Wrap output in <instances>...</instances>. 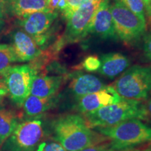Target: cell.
<instances>
[{
	"label": "cell",
	"instance_id": "5b68a950",
	"mask_svg": "<svg viewBox=\"0 0 151 151\" xmlns=\"http://www.w3.org/2000/svg\"><path fill=\"white\" fill-rule=\"evenodd\" d=\"M37 69L32 65L11 66L1 76L3 84L13 102L18 106L23 104L30 94Z\"/></svg>",
	"mask_w": 151,
	"mask_h": 151
},
{
	"label": "cell",
	"instance_id": "f546056e",
	"mask_svg": "<svg viewBox=\"0 0 151 151\" xmlns=\"http://www.w3.org/2000/svg\"><path fill=\"white\" fill-rule=\"evenodd\" d=\"M146 151H151V143L149 144V146H148V148H147V150Z\"/></svg>",
	"mask_w": 151,
	"mask_h": 151
},
{
	"label": "cell",
	"instance_id": "52a82bcc",
	"mask_svg": "<svg viewBox=\"0 0 151 151\" xmlns=\"http://www.w3.org/2000/svg\"><path fill=\"white\" fill-rule=\"evenodd\" d=\"M111 11L117 37L124 42H135L145 33L146 24L132 12L121 0H114L111 3Z\"/></svg>",
	"mask_w": 151,
	"mask_h": 151
},
{
	"label": "cell",
	"instance_id": "4dcf8cb0",
	"mask_svg": "<svg viewBox=\"0 0 151 151\" xmlns=\"http://www.w3.org/2000/svg\"><path fill=\"white\" fill-rule=\"evenodd\" d=\"M0 84L4 85V84H3V81H2V78H1V77H0Z\"/></svg>",
	"mask_w": 151,
	"mask_h": 151
},
{
	"label": "cell",
	"instance_id": "4316f807",
	"mask_svg": "<svg viewBox=\"0 0 151 151\" xmlns=\"http://www.w3.org/2000/svg\"><path fill=\"white\" fill-rule=\"evenodd\" d=\"M145 109H146L147 120L148 119H150L151 120V95L148 98L146 104H145Z\"/></svg>",
	"mask_w": 151,
	"mask_h": 151
},
{
	"label": "cell",
	"instance_id": "ba28073f",
	"mask_svg": "<svg viewBox=\"0 0 151 151\" xmlns=\"http://www.w3.org/2000/svg\"><path fill=\"white\" fill-rule=\"evenodd\" d=\"M101 0H92L79 7L67 17L65 34L59 43H72L83 39L89 35V29L94 15Z\"/></svg>",
	"mask_w": 151,
	"mask_h": 151
},
{
	"label": "cell",
	"instance_id": "1f68e13d",
	"mask_svg": "<svg viewBox=\"0 0 151 151\" xmlns=\"http://www.w3.org/2000/svg\"><path fill=\"white\" fill-rule=\"evenodd\" d=\"M134 151H146V150H136Z\"/></svg>",
	"mask_w": 151,
	"mask_h": 151
},
{
	"label": "cell",
	"instance_id": "ffe728a7",
	"mask_svg": "<svg viewBox=\"0 0 151 151\" xmlns=\"http://www.w3.org/2000/svg\"><path fill=\"white\" fill-rule=\"evenodd\" d=\"M132 12L139 17L141 21L146 24V12L143 0H121Z\"/></svg>",
	"mask_w": 151,
	"mask_h": 151
},
{
	"label": "cell",
	"instance_id": "5bb4252c",
	"mask_svg": "<svg viewBox=\"0 0 151 151\" xmlns=\"http://www.w3.org/2000/svg\"><path fill=\"white\" fill-rule=\"evenodd\" d=\"M6 15L20 18L38 11H49L48 0H3Z\"/></svg>",
	"mask_w": 151,
	"mask_h": 151
},
{
	"label": "cell",
	"instance_id": "2e32d148",
	"mask_svg": "<svg viewBox=\"0 0 151 151\" xmlns=\"http://www.w3.org/2000/svg\"><path fill=\"white\" fill-rule=\"evenodd\" d=\"M63 76L37 75L32 85L30 94L39 97L55 96L63 84Z\"/></svg>",
	"mask_w": 151,
	"mask_h": 151
},
{
	"label": "cell",
	"instance_id": "7402d4cb",
	"mask_svg": "<svg viewBox=\"0 0 151 151\" xmlns=\"http://www.w3.org/2000/svg\"><path fill=\"white\" fill-rule=\"evenodd\" d=\"M36 151H67L59 143L55 141H46L41 142Z\"/></svg>",
	"mask_w": 151,
	"mask_h": 151
},
{
	"label": "cell",
	"instance_id": "7a4b0ae2",
	"mask_svg": "<svg viewBox=\"0 0 151 151\" xmlns=\"http://www.w3.org/2000/svg\"><path fill=\"white\" fill-rule=\"evenodd\" d=\"M94 129L110 139L109 146L115 151L131 150L139 145L151 141V127L139 119H131L115 125Z\"/></svg>",
	"mask_w": 151,
	"mask_h": 151
},
{
	"label": "cell",
	"instance_id": "8992f818",
	"mask_svg": "<svg viewBox=\"0 0 151 151\" xmlns=\"http://www.w3.org/2000/svg\"><path fill=\"white\" fill-rule=\"evenodd\" d=\"M44 137L42 120L31 119L17 125L1 147V151H34Z\"/></svg>",
	"mask_w": 151,
	"mask_h": 151
},
{
	"label": "cell",
	"instance_id": "3957f363",
	"mask_svg": "<svg viewBox=\"0 0 151 151\" xmlns=\"http://www.w3.org/2000/svg\"><path fill=\"white\" fill-rule=\"evenodd\" d=\"M90 128L109 127L131 119L147 120L145 104L139 100L122 98L118 103L84 114Z\"/></svg>",
	"mask_w": 151,
	"mask_h": 151
},
{
	"label": "cell",
	"instance_id": "cb8c5ba5",
	"mask_svg": "<svg viewBox=\"0 0 151 151\" xmlns=\"http://www.w3.org/2000/svg\"><path fill=\"white\" fill-rule=\"evenodd\" d=\"M143 50L146 58L151 61V34L145 37Z\"/></svg>",
	"mask_w": 151,
	"mask_h": 151
},
{
	"label": "cell",
	"instance_id": "d4e9b609",
	"mask_svg": "<svg viewBox=\"0 0 151 151\" xmlns=\"http://www.w3.org/2000/svg\"><path fill=\"white\" fill-rule=\"evenodd\" d=\"M78 151H115L113 150L109 146H104V145H101V146H92L88 148H86L83 150Z\"/></svg>",
	"mask_w": 151,
	"mask_h": 151
},
{
	"label": "cell",
	"instance_id": "ac0fdd59",
	"mask_svg": "<svg viewBox=\"0 0 151 151\" xmlns=\"http://www.w3.org/2000/svg\"><path fill=\"white\" fill-rule=\"evenodd\" d=\"M18 124V118L14 111L0 109V147L14 132Z\"/></svg>",
	"mask_w": 151,
	"mask_h": 151
},
{
	"label": "cell",
	"instance_id": "d6986e66",
	"mask_svg": "<svg viewBox=\"0 0 151 151\" xmlns=\"http://www.w3.org/2000/svg\"><path fill=\"white\" fill-rule=\"evenodd\" d=\"M15 62H18L14 49L11 45L0 44V77Z\"/></svg>",
	"mask_w": 151,
	"mask_h": 151
},
{
	"label": "cell",
	"instance_id": "8fae6325",
	"mask_svg": "<svg viewBox=\"0 0 151 151\" xmlns=\"http://www.w3.org/2000/svg\"><path fill=\"white\" fill-rule=\"evenodd\" d=\"M111 0H101L92 18L89 34H92L103 39L118 38L111 11Z\"/></svg>",
	"mask_w": 151,
	"mask_h": 151
},
{
	"label": "cell",
	"instance_id": "44dd1931",
	"mask_svg": "<svg viewBox=\"0 0 151 151\" xmlns=\"http://www.w3.org/2000/svg\"><path fill=\"white\" fill-rule=\"evenodd\" d=\"M83 67L89 72H94L99 69L101 67V61L97 56L90 55L87 57L83 62Z\"/></svg>",
	"mask_w": 151,
	"mask_h": 151
},
{
	"label": "cell",
	"instance_id": "e0dca14e",
	"mask_svg": "<svg viewBox=\"0 0 151 151\" xmlns=\"http://www.w3.org/2000/svg\"><path fill=\"white\" fill-rule=\"evenodd\" d=\"M58 101V99L55 96L42 98L29 94L24 100L22 106L27 116L36 117L54 107Z\"/></svg>",
	"mask_w": 151,
	"mask_h": 151
},
{
	"label": "cell",
	"instance_id": "484cf974",
	"mask_svg": "<svg viewBox=\"0 0 151 151\" xmlns=\"http://www.w3.org/2000/svg\"><path fill=\"white\" fill-rule=\"evenodd\" d=\"M144 3L146 16L148 18L149 23L151 24V0H143Z\"/></svg>",
	"mask_w": 151,
	"mask_h": 151
},
{
	"label": "cell",
	"instance_id": "83f0119b",
	"mask_svg": "<svg viewBox=\"0 0 151 151\" xmlns=\"http://www.w3.org/2000/svg\"><path fill=\"white\" fill-rule=\"evenodd\" d=\"M7 94H8V92H7L5 86L4 85L0 84V104L2 102L4 99V97Z\"/></svg>",
	"mask_w": 151,
	"mask_h": 151
},
{
	"label": "cell",
	"instance_id": "6da1fadb",
	"mask_svg": "<svg viewBox=\"0 0 151 151\" xmlns=\"http://www.w3.org/2000/svg\"><path fill=\"white\" fill-rule=\"evenodd\" d=\"M54 140L67 151H78L94 146L97 137L78 114H67L52 123Z\"/></svg>",
	"mask_w": 151,
	"mask_h": 151
},
{
	"label": "cell",
	"instance_id": "9c48e42d",
	"mask_svg": "<svg viewBox=\"0 0 151 151\" xmlns=\"http://www.w3.org/2000/svg\"><path fill=\"white\" fill-rule=\"evenodd\" d=\"M58 16L56 11H38L18 18L17 23L19 28L35 39L41 49L44 48L50 37L52 25Z\"/></svg>",
	"mask_w": 151,
	"mask_h": 151
},
{
	"label": "cell",
	"instance_id": "603a6c76",
	"mask_svg": "<svg viewBox=\"0 0 151 151\" xmlns=\"http://www.w3.org/2000/svg\"><path fill=\"white\" fill-rule=\"evenodd\" d=\"M92 0H67V7L65 11L62 13L64 18H66L70 15L71 13L78 9L81 6L89 2Z\"/></svg>",
	"mask_w": 151,
	"mask_h": 151
},
{
	"label": "cell",
	"instance_id": "277c9868",
	"mask_svg": "<svg viewBox=\"0 0 151 151\" xmlns=\"http://www.w3.org/2000/svg\"><path fill=\"white\" fill-rule=\"evenodd\" d=\"M113 88L125 99L139 101L148 99L151 93V67L132 66L117 79Z\"/></svg>",
	"mask_w": 151,
	"mask_h": 151
},
{
	"label": "cell",
	"instance_id": "f1b7e54d",
	"mask_svg": "<svg viewBox=\"0 0 151 151\" xmlns=\"http://www.w3.org/2000/svg\"><path fill=\"white\" fill-rule=\"evenodd\" d=\"M6 16L4 4L3 0H0V24L2 22L4 16Z\"/></svg>",
	"mask_w": 151,
	"mask_h": 151
},
{
	"label": "cell",
	"instance_id": "7c38bea8",
	"mask_svg": "<svg viewBox=\"0 0 151 151\" xmlns=\"http://www.w3.org/2000/svg\"><path fill=\"white\" fill-rule=\"evenodd\" d=\"M10 40L18 62L32 61L41 54V49L35 39L20 28L11 32Z\"/></svg>",
	"mask_w": 151,
	"mask_h": 151
},
{
	"label": "cell",
	"instance_id": "30bf717a",
	"mask_svg": "<svg viewBox=\"0 0 151 151\" xmlns=\"http://www.w3.org/2000/svg\"><path fill=\"white\" fill-rule=\"evenodd\" d=\"M122 98L113 86H105L99 91L76 99L75 108L80 113L86 114L106 106L118 103Z\"/></svg>",
	"mask_w": 151,
	"mask_h": 151
},
{
	"label": "cell",
	"instance_id": "4fadbf2b",
	"mask_svg": "<svg viewBox=\"0 0 151 151\" xmlns=\"http://www.w3.org/2000/svg\"><path fill=\"white\" fill-rule=\"evenodd\" d=\"M105 86L103 81L95 76L78 73L71 78L69 91L76 100L83 96L99 91Z\"/></svg>",
	"mask_w": 151,
	"mask_h": 151
},
{
	"label": "cell",
	"instance_id": "9a60e30c",
	"mask_svg": "<svg viewBox=\"0 0 151 151\" xmlns=\"http://www.w3.org/2000/svg\"><path fill=\"white\" fill-rule=\"evenodd\" d=\"M101 67L99 73L109 79H113L123 73L130 65V60L120 52H109L100 58Z\"/></svg>",
	"mask_w": 151,
	"mask_h": 151
}]
</instances>
